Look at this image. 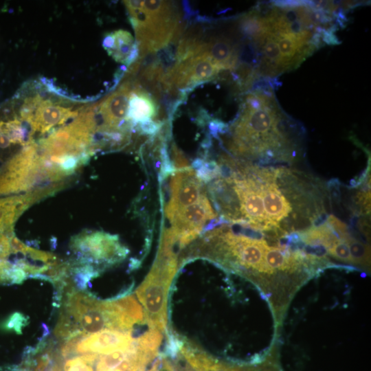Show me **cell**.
Instances as JSON below:
<instances>
[{
    "label": "cell",
    "mask_w": 371,
    "mask_h": 371,
    "mask_svg": "<svg viewBox=\"0 0 371 371\" xmlns=\"http://www.w3.org/2000/svg\"><path fill=\"white\" fill-rule=\"evenodd\" d=\"M188 258H203L252 280L278 314L286 307L285 288L300 267L286 238L234 223L212 228L189 251Z\"/></svg>",
    "instance_id": "cell-1"
},
{
    "label": "cell",
    "mask_w": 371,
    "mask_h": 371,
    "mask_svg": "<svg viewBox=\"0 0 371 371\" xmlns=\"http://www.w3.org/2000/svg\"><path fill=\"white\" fill-rule=\"evenodd\" d=\"M258 91L245 98L232 126L229 149L238 157L264 164L290 163L297 146L291 135L292 123L282 113L271 91Z\"/></svg>",
    "instance_id": "cell-2"
},
{
    "label": "cell",
    "mask_w": 371,
    "mask_h": 371,
    "mask_svg": "<svg viewBox=\"0 0 371 371\" xmlns=\"http://www.w3.org/2000/svg\"><path fill=\"white\" fill-rule=\"evenodd\" d=\"M125 5L141 55L161 49L179 32V15L170 1H126Z\"/></svg>",
    "instance_id": "cell-3"
},
{
    "label": "cell",
    "mask_w": 371,
    "mask_h": 371,
    "mask_svg": "<svg viewBox=\"0 0 371 371\" xmlns=\"http://www.w3.org/2000/svg\"><path fill=\"white\" fill-rule=\"evenodd\" d=\"M177 267L173 249L159 245L158 255L145 280L136 290L150 329L163 332L167 324V297Z\"/></svg>",
    "instance_id": "cell-4"
},
{
    "label": "cell",
    "mask_w": 371,
    "mask_h": 371,
    "mask_svg": "<svg viewBox=\"0 0 371 371\" xmlns=\"http://www.w3.org/2000/svg\"><path fill=\"white\" fill-rule=\"evenodd\" d=\"M70 248L76 257L74 263L91 265L100 271L121 262L128 254L118 236L104 232H85L74 236Z\"/></svg>",
    "instance_id": "cell-5"
},
{
    "label": "cell",
    "mask_w": 371,
    "mask_h": 371,
    "mask_svg": "<svg viewBox=\"0 0 371 371\" xmlns=\"http://www.w3.org/2000/svg\"><path fill=\"white\" fill-rule=\"evenodd\" d=\"M216 216L204 194L198 201L169 217L172 223L170 229L176 237L180 249L194 240L206 222Z\"/></svg>",
    "instance_id": "cell-6"
},
{
    "label": "cell",
    "mask_w": 371,
    "mask_h": 371,
    "mask_svg": "<svg viewBox=\"0 0 371 371\" xmlns=\"http://www.w3.org/2000/svg\"><path fill=\"white\" fill-rule=\"evenodd\" d=\"M70 340L72 348L68 357L85 353L106 355L127 349L135 341L132 338L131 331L109 328L91 335L82 333L70 338Z\"/></svg>",
    "instance_id": "cell-7"
},
{
    "label": "cell",
    "mask_w": 371,
    "mask_h": 371,
    "mask_svg": "<svg viewBox=\"0 0 371 371\" xmlns=\"http://www.w3.org/2000/svg\"><path fill=\"white\" fill-rule=\"evenodd\" d=\"M219 71L206 55L199 54L178 61L173 68L164 76L162 83L166 89L170 90L175 87L183 89L209 80Z\"/></svg>",
    "instance_id": "cell-8"
},
{
    "label": "cell",
    "mask_w": 371,
    "mask_h": 371,
    "mask_svg": "<svg viewBox=\"0 0 371 371\" xmlns=\"http://www.w3.org/2000/svg\"><path fill=\"white\" fill-rule=\"evenodd\" d=\"M21 115L30 124L33 133H45L77 113L71 111L69 108L54 104L49 100H43L36 96L25 103Z\"/></svg>",
    "instance_id": "cell-9"
},
{
    "label": "cell",
    "mask_w": 371,
    "mask_h": 371,
    "mask_svg": "<svg viewBox=\"0 0 371 371\" xmlns=\"http://www.w3.org/2000/svg\"><path fill=\"white\" fill-rule=\"evenodd\" d=\"M171 196L166 207L168 218L177 211L198 201L205 194L201 180L191 168H179L172 177Z\"/></svg>",
    "instance_id": "cell-10"
},
{
    "label": "cell",
    "mask_w": 371,
    "mask_h": 371,
    "mask_svg": "<svg viewBox=\"0 0 371 371\" xmlns=\"http://www.w3.org/2000/svg\"><path fill=\"white\" fill-rule=\"evenodd\" d=\"M130 94V85L125 83L100 104L99 113L102 124L100 130L102 133H126L127 128L122 125L128 124L126 119Z\"/></svg>",
    "instance_id": "cell-11"
},
{
    "label": "cell",
    "mask_w": 371,
    "mask_h": 371,
    "mask_svg": "<svg viewBox=\"0 0 371 371\" xmlns=\"http://www.w3.org/2000/svg\"><path fill=\"white\" fill-rule=\"evenodd\" d=\"M45 197L39 190L0 198V233L11 235L14 225L31 205Z\"/></svg>",
    "instance_id": "cell-12"
},
{
    "label": "cell",
    "mask_w": 371,
    "mask_h": 371,
    "mask_svg": "<svg viewBox=\"0 0 371 371\" xmlns=\"http://www.w3.org/2000/svg\"><path fill=\"white\" fill-rule=\"evenodd\" d=\"M199 54L206 55L220 71L234 69L238 59L236 47L225 37L203 41Z\"/></svg>",
    "instance_id": "cell-13"
},
{
    "label": "cell",
    "mask_w": 371,
    "mask_h": 371,
    "mask_svg": "<svg viewBox=\"0 0 371 371\" xmlns=\"http://www.w3.org/2000/svg\"><path fill=\"white\" fill-rule=\"evenodd\" d=\"M103 46L116 61L131 64L136 59L139 49L131 34L125 30H117L108 34Z\"/></svg>",
    "instance_id": "cell-14"
},
{
    "label": "cell",
    "mask_w": 371,
    "mask_h": 371,
    "mask_svg": "<svg viewBox=\"0 0 371 371\" xmlns=\"http://www.w3.org/2000/svg\"><path fill=\"white\" fill-rule=\"evenodd\" d=\"M181 353L192 371H265L220 361L205 352L190 346H182Z\"/></svg>",
    "instance_id": "cell-15"
},
{
    "label": "cell",
    "mask_w": 371,
    "mask_h": 371,
    "mask_svg": "<svg viewBox=\"0 0 371 371\" xmlns=\"http://www.w3.org/2000/svg\"><path fill=\"white\" fill-rule=\"evenodd\" d=\"M158 107L153 97L140 88L131 91L126 122L130 125L140 124L157 114Z\"/></svg>",
    "instance_id": "cell-16"
},
{
    "label": "cell",
    "mask_w": 371,
    "mask_h": 371,
    "mask_svg": "<svg viewBox=\"0 0 371 371\" xmlns=\"http://www.w3.org/2000/svg\"><path fill=\"white\" fill-rule=\"evenodd\" d=\"M100 271L91 265H78L71 263L69 274L71 275L76 286L80 291H85L90 280L97 277Z\"/></svg>",
    "instance_id": "cell-17"
},
{
    "label": "cell",
    "mask_w": 371,
    "mask_h": 371,
    "mask_svg": "<svg viewBox=\"0 0 371 371\" xmlns=\"http://www.w3.org/2000/svg\"><path fill=\"white\" fill-rule=\"evenodd\" d=\"M84 333L73 318L62 310L54 329L55 335L67 340L73 337Z\"/></svg>",
    "instance_id": "cell-18"
},
{
    "label": "cell",
    "mask_w": 371,
    "mask_h": 371,
    "mask_svg": "<svg viewBox=\"0 0 371 371\" xmlns=\"http://www.w3.org/2000/svg\"><path fill=\"white\" fill-rule=\"evenodd\" d=\"M348 245L353 265L368 268L370 265V248L353 236L348 240Z\"/></svg>",
    "instance_id": "cell-19"
},
{
    "label": "cell",
    "mask_w": 371,
    "mask_h": 371,
    "mask_svg": "<svg viewBox=\"0 0 371 371\" xmlns=\"http://www.w3.org/2000/svg\"><path fill=\"white\" fill-rule=\"evenodd\" d=\"M28 324V317L21 313L15 312L1 324V328L5 330H13L16 334H21L23 328Z\"/></svg>",
    "instance_id": "cell-20"
},
{
    "label": "cell",
    "mask_w": 371,
    "mask_h": 371,
    "mask_svg": "<svg viewBox=\"0 0 371 371\" xmlns=\"http://www.w3.org/2000/svg\"><path fill=\"white\" fill-rule=\"evenodd\" d=\"M330 256L342 262L353 265L347 240L341 239L328 251Z\"/></svg>",
    "instance_id": "cell-21"
},
{
    "label": "cell",
    "mask_w": 371,
    "mask_h": 371,
    "mask_svg": "<svg viewBox=\"0 0 371 371\" xmlns=\"http://www.w3.org/2000/svg\"><path fill=\"white\" fill-rule=\"evenodd\" d=\"M161 125V123L152 120L139 124V128L142 133L153 135L158 131Z\"/></svg>",
    "instance_id": "cell-22"
},
{
    "label": "cell",
    "mask_w": 371,
    "mask_h": 371,
    "mask_svg": "<svg viewBox=\"0 0 371 371\" xmlns=\"http://www.w3.org/2000/svg\"><path fill=\"white\" fill-rule=\"evenodd\" d=\"M165 364H166V371H173L172 369L171 368H170V366L167 363H165ZM148 371H159V370L158 369L157 364V363L155 364L154 367L152 368Z\"/></svg>",
    "instance_id": "cell-23"
}]
</instances>
